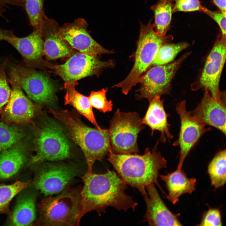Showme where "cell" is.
Here are the masks:
<instances>
[{"label":"cell","mask_w":226,"mask_h":226,"mask_svg":"<svg viewBox=\"0 0 226 226\" xmlns=\"http://www.w3.org/2000/svg\"><path fill=\"white\" fill-rule=\"evenodd\" d=\"M77 82L66 83L64 88L66 90L65 96V104L73 106L79 113L84 116L96 128L101 130L95 119L88 97L78 92L75 89Z\"/></svg>","instance_id":"cell-24"},{"label":"cell","mask_w":226,"mask_h":226,"mask_svg":"<svg viewBox=\"0 0 226 226\" xmlns=\"http://www.w3.org/2000/svg\"><path fill=\"white\" fill-rule=\"evenodd\" d=\"M29 182L17 181L10 185H0V215L6 214L9 216L12 212L9 208L11 201L19 192L26 188Z\"/></svg>","instance_id":"cell-27"},{"label":"cell","mask_w":226,"mask_h":226,"mask_svg":"<svg viewBox=\"0 0 226 226\" xmlns=\"http://www.w3.org/2000/svg\"><path fill=\"white\" fill-rule=\"evenodd\" d=\"M143 196L146 209L144 220L150 226H182L179 214L172 213L164 203L154 184L146 186Z\"/></svg>","instance_id":"cell-17"},{"label":"cell","mask_w":226,"mask_h":226,"mask_svg":"<svg viewBox=\"0 0 226 226\" xmlns=\"http://www.w3.org/2000/svg\"><path fill=\"white\" fill-rule=\"evenodd\" d=\"M35 143L36 153L30 161L32 164L61 160L70 157L69 141L61 126L53 121H48L41 126Z\"/></svg>","instance_id":"cell-7"},{"label":"cell","mask_w":226,"mask_h":226,"mask_svg":"<svg viewBox=\"0 0 226 226\" xmlns=\"http://www.w3.org/2000/svg\"><path fill=\"white\" fill-rule=\"evenodd\" d=\"M188 44L185 42L177 44L165 43L159 48L151 65H163L172 62L177 55L187 47Z\"/></svg>","instance_id":"cell-28"},{"label":"cell","mask_w":226,"mask_h":226,"mask_svg":"<svg viewBox=\"0 0 226 226\" xmlns=\"http://www.w3.org/2000/svg\"><path fill=\"white\" fill-rule=\"evenodd\" d=\"M44 0H24L23 8L30 24L33 28H37L42 20Z\"/></svg>","instance_id":"cell-30"},{"label":"cell","mask_w":226,"mask_h":226,"mask_svg":"<svg viewBox=\"0 0 226 226\" xmlns=\"http://www.w3.org/2000/svg\"><path fill=\"white\" fill-rule=\"evenodd\" d=\"M36 217L35 196L27 193L18 199L8 223L14 226L30 225Z\"/></svg>","instance_id":"cell-23"},{"label":"cell","mask_w":226,"mask_h":226,"mask_svg":"<svg viewBox=\"0 0 226 226\" xmlns=\"http://www.w3.org/2000/svg\"><path fill=\"white\" fill-rule=\"evenodd\" d=\"M201 101L190 114L198 121L205 126L214 127L226 135L225 94L216 100L206 90Z\"/></svg>","instance_id":"cell-16"},{"label":"cell","mask_w":226,"mask_h":226,"mask_svg":"<svg viewBox=\"0 0 226 226\" xmlns=\"http://www.w3.org/2000/svg\"><path fill=\"white\" fill-rule=\"evenodd\" d=\"M140 24V34L133 67L124 80L113 86L120 88L125 95H127L133 87L140 82L151 65L160 46L173 39L171 35L160 36L157 34L151 20L146 25Z\"/></svg>","instance_id":"cell-4"},{"label":"cell","mask_w":226,"mask_h":226,"mask_svg":"<svg viewBox=\"0 0 226 226\" xmlns=\"http://www.w3.org/2000/svg\"><path fill=\"white\" fill-rule=\"evenodd\" d=\"M39 26L43 40V53L47 59H56L71 55L68 43L56 35L60 27L56 21L44 14Z\"/></svg>","instance_id":"cell-19"},{"label":"cell","mask_w":226,"mask_h":226,"mask_svg":"<svg viewBox=\"0 0 226 226\" xmlns=\"http://www.w3.org/2000/svg\"><path fill=\"white\" fill-rule=\"evenodd\" d=\"M5 40L14 47L21 55L26 67H32L40 62L43 53V40L39 26L34 28L27 36L20 37L13 31L7 35Z\"/></svg>","instance_id":"cell-18"},{"label":"cell","mask_w":226,"mask_h":226,"mask_svg":"<svg viewBox=\"0 0 226 226\" xmlns=\"http://www.w3.org/2000/svg\"><path fill=\"white\" fill-rule=\"evenodd\" d=\"M27 159L26 146L17 143L0 153V180L9 179L19 171Z\"/></svg>","instance_id":"cell-22"},{"label":"cell","mask_w":226,"mask_h":226,"mask_svg":"<svg viewBox=\"0 0 226 226\" xmlns=\"http://www.w3.org/2000/svg\"><path fill=\"white\" fill-rule=\"evenodd\" d=\"M173 0H158L151 7L154 14L155 31L158 35H166L171 20Z\"/></svg>","instance_id":"cell-25"},{"label":"cell","mask_w":226,"mask_h":226,"mask_svg":"<svg viewBox=\"0 0 226 226\" xmlns=\"http://www.w3.org/2000/svg\"><path fill=\"white\" fill-rule=\"evenodd\" d=\"M24 136L18 128L0 121V151L6 150L19 142Z\"/></svg>","instance_id":"cell-29"},{"label":"cell","mask_w":226,"mask_h":226,"mask_svg":"<svg viewBox=\"0 0 226 226\" xmlns=\"http://www.w3.org/2000/svg\"><path fill=\"white\" fill-rule=\"evenodd\" d=\"M9 74L11 92L4 110L3 116L9 122L19 123L28 122L35 116V106L23 92L15 67L11 68Z\"/></svg>","instance_id":"cell-15"},{"label":"cell","mask_w":226,"mask_h":226,"mask_svg":"<svg viewBox=\"0 0 226 226\" xmlns=\"http://www.w3.org/2000/svg\"><path fill=\"white\" fill-rule=\"evenodd\" d=\"M160 97L156 96L149 100V105L142 122L150 128L152 136L155 131H159L160 141L164 143L167 138L170 140L173 137L170 132L167 119L169 115L165 111L163 101Z\"/></svg>","instance_id":"cell-20"},{"label":"cell","mask_w":226,"mask_h":226,"mask_svg":"<svg viewBox=\"0 0 226 226\" xmlns=\"http://www.w3.org/2000/svg\"><path fill=\"white\" fill-rule=\"evenodd\" d=\"M8 61L6 58L0 64V111L8 103L11 92L6 73Z\"/></svg>","instance_id":"cell-32"},{"label":"cell","mask_w":226,"mask_h":226,"mask_svg":"<svg viewBox=\"0 0 226 226\" xmlns=\"http://www.w3.org/2000/svg\"><path fill=\"white\" fill-rule=\"evenodd\" d=\"M8 0H0V17H3L7 10Z\"/></svg>","instance_id":"cell-37"},{"label":"cell","mask_w":226,"mask_h":226,"mask_svg":"<svg viewBox=\"0 0 226 226\" xmlns=\"http://www.w3.org/2000/svg\"><path fill=\"white\" fill-rule=\"evenodd\" d=\"M10 31L3 29L0 26V41L4 40L6 36L10 32Z\"/></svg>","instance_id":"cell-38"},{"label":"cell","mask_w":226,"mask_h":226,"mask_svg":"<svg viewBox=\"0 0 226 226\" xmlns=\"http://www.w3.org/2000/svg\"><path fill=\"white\" fill-rule=\"evenodd\" d=\"M221 211L218 208H209L203 214L198 226H222Z\"/></svg>","instance_id":"cell-34"},{"label":"cell","mask_w":226,"mask_h":226,"mask_svg":"<svg viewBox=\"0 0 226 226\" xmlns=\"http://www.w3.org/2000/svg\"><path fill=\"white\" fill-rule=\"evenodd\" d=\"M213 2L219 10L226 15V0H213Z\"/></svg>","instance_id":"cell-36"},{"label":"cell","mask_w":226,"mask_h":226,"mask_svg":"<svg viewBox=\"0 0 226 226\" xmlns=\"http://www.w3.org/2000/svg\"><path fill=\"white\" fill-rule=\"evenodd\" d=\"M144 127L138 113L124 112L117 109L108 129L111 150L118 154L139 153L137 137Z\"/></svg>","instance_id":"cell-6"},{"label":"cell","mask_w":226,"mask_h":226,"mask_svg":"<svg viewBox=\"0 0 226 226\" xmlns=\"http://www.w3.org/2000/svg\"><path fill=\"white\" fill-rule=\"evenodd\" d=\"M173 13L178 12H202L204 6L199 0H173Z\"/></svg>","instance_id":"cell-33"},{"label":"cell","mask_w":226,"mask_h":226,"mask_svg":"<svg viewBox=\"0 0 226 226\" xmlns=\"http://www.w3.org/2000/svg\"><path fill=\"white\" fill-rule=\"evenodd\" d=\"M40 223L48 226L78 225L81 197L77 191L66 190L43 199L38 205Z\"/></svg>","instance_id":"cell-5"},{"label":"cell","mask_w":226,"mask_h":226,"mask_svg":"<svg viewBox=\"0 0 226 226\" xmlns=\"http://www.w3.org/2000/svg\"><path fill=\"white\" fill-rule=\"evenodd\" d=\"M88 26L84 19L77 18L60 27L56 35L82 53L94 56L113 53V51L105 49L92 38L88 31Z\"/></svg>","instance_id":"cell-13"},{"label":"cell","mask_w":226,"mask_h":226,"mask_svg":"<svg viewBox=\"0 0 226 226\" xmlns=\"http://www.w3.org/2000/svg\"><path fill=\"white\" fill-rule=\"evenodd\" d=\"M48 112L64 126L70 138L83 151L88 165L87 171H93L95 162L101 161L111 149L108 129L90 127L68 110L59 112L50 108Z\"/></svg>","instance_id":"cell-3"},{"label":"cell","mask_w":226,"mask_h":226,"mask_svg":"<svg viewBox=\"0 0 226 226\" xmlns=\"http://www.w3.org/2000/svg\"><path fill=\"white\" fill-rule=\"evenodd\" d=\"M107 89H103L97 91H92L88 97L92 107L103 113L111 111L113 108L112 101L107 99Z\"/></svg>","instance_id":"cell-31"},{"label":"cell","mask_w":226,"mask_h":226,"mask_svg":"<svg viewBox=\"0 0 226 226\" xmlns=\"http://www.w3.org/2000/svg\"><path fill=\"white\" fill-rule=\"evenodd\" d=\"M202 12L208 15L218 24L221 31L222 35L225 36L226 15L220 10L212 11L204 7Z\"/></svg>","instance_id":"cell-35"},{"label":"cell","mask_w":226,"mask_h":226,"mask_svg":"<svg viewBox=\"0 0 226 226\" xmlns=\"http://www.w3.org/2000/svg\"><path fill=\"white\" fill-rule=\"evenodd\" d=\"M15 67L21 88L29 97L40 104L50 105L54 103L55 88L47 75L21 64L16 65Z\"/></svg>","instance_id":"cell-10"},{"label":"cell","mask_w":226,"mask_h":226,"mask_svg":"<svg viewBox=\"0 0 226 226\" xmlns=\"http://www.w3.org/2000/svg\"><path fill=\"white\" fill-rule=\"evenodd\" d=\"M75 167L49 164L40 168L34 180L35 187L46 196L61 192L78 173Z\"/></svg>","instance_id":"cell-14"},{"label":"cell","mask_w":226,"mask_h":226,"mask_svg":"<svg viewBox=\"0 0 226 226\" xmlns=\"http://www.w3.org/2000/svg\"><path fill=\"white\" fill-rule=\"evenodd\" d=\"M159 141L152 151L147 148L142 155L116 153L110 149L108 155V161L126 183L143 196L147 194L146 186L152 183L164 194L158 179L159 171L167 168V161L157 150Z\"/></svg>","instance_id":"cell-2"},{"label":"cell","mask_w":226,"mask_h":226,"mask_svg":"<svg viewBox=\"0 0 226 226\" xmlns=\"http://www.w3.org/2000/svg\"><path fill=\"white\" fill-rule=\"evenodd\" d=\"M159 176L164 182L168 192L166 197L173 204L179 201L182 195L191 194L196 190V179L188 178L182 169L177 168L171 173Z\"/></svg>","instance_id":"cell-21"},{"label":"cell","mask_w":226,"mask_h":226,"mask_svg":"<svg viewBox=\"0 0 226 226\" xmlns=\"http://www.w3.org/2000/svg\"><path fill=\"white\" fill-rule=\"evenodd\" d=\"M226 36L217 39L206 59L198 79L192 85L194 90L204 89L213 98L220 99L222 95L219 85L226 59Z\"/></svg>","instance_id":"cell-9"},{"label":"cell","mask_w":226,"mask_h":226,"mask_svg":"<svg viewBox=\"0 0 226 226\" xmlns=\"http://www.w3.org/2000/svg\"><path fill=\"white\" fill-rule=\"evenodd\" d=\"M190 54V52L185 53L172 62L154 66L148 69L139 83L141 87L136 91V99L140 100L146 98L149 100L156 96L168 94L172 80L176 72Z\"/></svg>","instance_id":"cell-8"},{"label":"cell","mask_w":226,"mask_h":226,"mask_svg":"<svg viewBox=\"0 0 226 226\" xmlns=\"http://www.w3.org/2000/svg\"><path fill=\"white\" fill-rule=\"evenodd\" d=\"M82 179L84 185L80 192L79 222L87 213L94 211L100 215L109 207L119 211H135L138 203L126 193L127 185L115 171L107 169L103 174L87 171Z\"/></svg>","instance_id":"cell-1"},{"label":"cell","mask_w":226,"mask_h":226,"mask_svg":"<svg viewBox=\"0 0 226 226\" xmlns=\"http://www.w3.org/2000/svg\"><path fill=\"white\" fill-rule=\"evenodd\" d=\"M186 102H180L176 110L179 116L180 126L178 140L173 144L180 148L179 164L177 168L182 169L185 159L191 151L205 133L211 130L210 127L198 121L186 108Z\"/></svg>","instance_id":"cell-12"},{"label":"cell","mask_w":226,"mask_h":226,"mask_svg":"<svg viewBox=\"0 0 226 226\" xmlns=\"http://www.w3.org/2000/svg\"><path fill=\"white\" fill-rule=\"evenodd\" d=\"M113 66L111 61H103L96 56L80 52L73 55L64 63L52 66L51 68L65 82L71 83L95 74L104 68Z\"/></svg>","instance_id":"cell-11"},{"label":"cell","mask_w":226,"mask_h":226,"mask_svg":"<svg viewBox=\"0 0 226 226\" xmlns=\"http://www.w3.org/2000/svg\"><path fill=\"white\" fill-rule=\"evenodd\" d=\"M207 172L211 184L215 188L223 186L226 180V153L225 149L218 152L209 163Z\"/></svg>","instance_id":"cell-26"}]
</instances>
